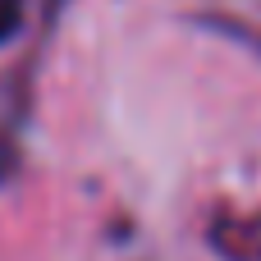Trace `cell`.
I'll list each match as a JSON object with an SVG mask.
<instances>
[{
    "instance_id": "7a4b0ae2",
    "label": "cell",
    "mask_w": 261,
    "mask_h": 261,
    "mask_svg": "<svg viewBox=\"0 0 261 261\" xmlns=\"http://www.w3.org/2000/svg\"><path fill=\"white\" fill-rule=\"evenodd\" d=\"M23 14H28V0H0V46L23 28Z\"/></svg>"
},
{
    "instance_id": "6da1fadb",
    "label": "cell",
    "mask_w": 261,
    "mask_h": 261,
    "mask_svg": "<svg viewBox=\"0 0 261 261\" xmlns=\"http://www.w3.org/2000/svg\"><path fill=\"white\" fill-rule=\"evenodd\" d=\"M206 243L225 261H261V211L216 206L206 225Z\"/></svg>"
}]
</instances>
